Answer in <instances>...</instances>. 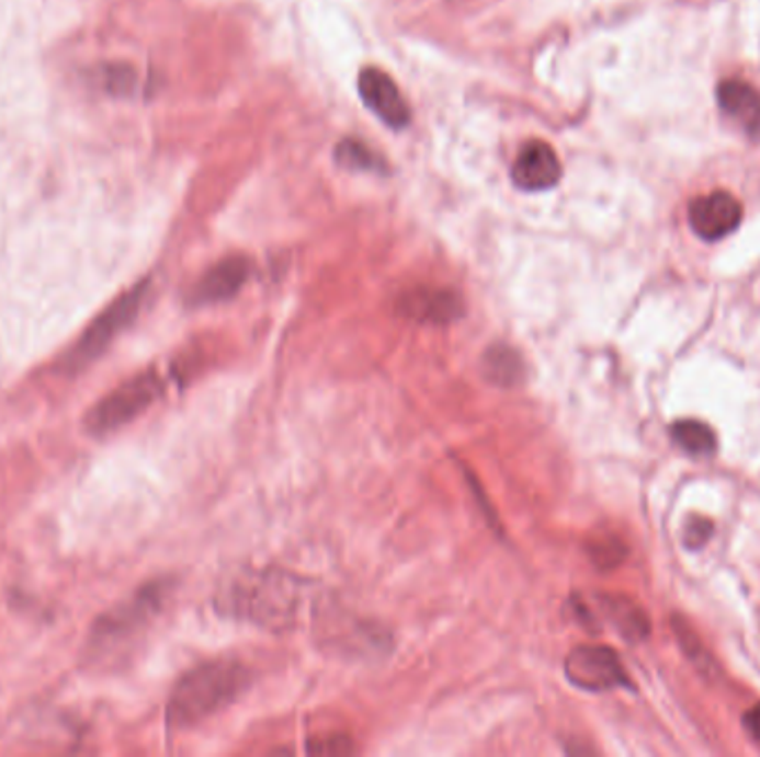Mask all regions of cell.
Here are the masks:
<instances>
[{
    "instance_id": "obj_1",
    "label": "cell",
    "mask_w": 760,
    "mask_h": 757,
    "mask_svg": "<svg viewBox=\"0 0 760 757\" xmlns=\"http://www.w3.org/2000/svg\"><path fill=\"white\" fill-rule=\"evenodd\" d=\"M249 685V670L236 659L205 662L179 680L167 700V724L190 729L229 707Z\"/></svg>"
},
{
    "instance_id": "obj_2",
    "label": "cell",
    "mask_w": 760,
    "mask_h": 757,
    "mask_svg": "<svg viewBox=\"0 0 760 757\" xmlns=\"http://www.w3.org/2000/svg\"><path fill=\"white\" fill-rule=\"evenodd\" d=\"M225 603L236 618L265 629H287L303 605V582L279 569L253 571L231 584Z\"/></svg>"
},
{
    "instance_id": "obj_3",
    "label": "cell",
    "mask_w": 760,
    "mask_h": 757,
    "mask_svg": "<svg viewBox=\"0 0 760 757\" xmlns=\"http://www.w3.org/2000/svg\"><path fill=\"white\" fill-rule=\"evenodd\" d=\"M147 289H149V280H143L134 289L116 298L88 329H84L80 339L58 358L56 371L63 376H76L88 369L92 363H97L107 352V347L118 339V333L136 320L147 298Z\"/></svg>"
},
{
    "instance_id": "obj_4",
    "label": "cell",
    "mask_w": 760,
    "mask_h": 757,
    "mask_svg": "<svg viewBox=\"0 0 760 757\" xmlns=\"http://www.w3.org/2000/svg\"><path fill=\"white\" fill-rule=\"evenodd\" d=\"M162 391L165 382L156 369H147L132 376L84 413V432L90 436L103 438L127 427L162 395Z\"/></svg>"
},
{
    "instance_id": "obj_5",
    "label": "cell",
    "mask_w": 760,
    "mask_h": 757,
    "mask_svg": "<svg viewBox=\"0 0 760 757\" xmlns=\"http://www.w3.org/2000/svg\"><path fill=\"white\" fill-rule=\"evenodd\" d=\"M169 588H172V582H149L143 588H138L134 596L105 611L92 624L90 646L105 649L110 644L129 640L132 635L143 631L149 624V620H154L160 613L165 600L169 598Z\"/></svg>"
},
{
    "instance_id": "obj_6",
    "label": "cell",
    "mask_w": 760,
    "mask_h": 757,
    "mask_svg": "<svg viewBox=\"0 0 760 757\" xmlns=\"http://www.w3.org/2000/svg\"><path fill=\"white\" fill-rule=\"evenodd\" d=\"M565 676L585 691H610L629 685L621 657L608 646H576L565 659Z\"/></svg>"
},
{
    "instance_id": "obj_7",
    "label": "cell",
    "mask_w": 760,
    "mask_h": 757,
    "mask_svg": "<svg viewBox=\"0 0 760 757\" xmlns=\"http://www.w3.org/2000/svg\"><path fill=\"white\" fill-rule=\"evenodd\" d=\"M396 311L418 324H452L463 318L465 302L454 289L418 285L396 298Z\"/></svg>"
},
{
    "instance_id": "obj_8",
    "label": "cell",
    "mask_w": 760,
    "mask_h": 757,
    "mask_svg": "<svg viewBox=\"0 0 760 757\" xmlns=\"http://www.w3.org/2000/svg\"><path fill=\"white\" fill-rule=\"evenodd\" d=\"M359 94L372 114L385 125L402 129L411 121L409 105L389 73L376 67H365L359 76Z\"/></svg>"
},
{
    "instance_id": "obj_9",
    "label": "cell",
    "mask_w": 760,
    "mask_h": 757,
    "mask_svg": "<svg viewBox=\"0 0 760 757\" xmlns=\"http://www.w3.org/2000/svg\"><path fill=\"white\" fill-rule=\"evenodd\" d=\"M742 220L740 203L727 192L699 196L690 205V225L703 240H721Z\"/></svg>"
},
{
    "instance_id": "obj_10",
    "label": "cell",
    "mask_w": 760,
    "mask_h": 757,
    "mask_svg": "<svg viewBox=\"0 0 760 757\" xmlns=\"http://www.w3.org/2000/svg\"><path fill=\"white\" fill-rule=\"evenodd\" d=\"M563 176V167L556 151L541 140L521 149L512 167V181L523 192H545Z\"/></svg>"
},
{
    "instance_id": "obj_11",
    "label": "cell",
    "mask_w": 760,
    "mask_h": 757,
    "mask_svg": "<svg viewBox=\"0 0 760 757\" xmlns=\"http://www.w3.org/2000/svg\"><path fill=\"white\" fill-rule=\"evenodd\" d=\"M576 605L580 609L578 611L580 618H585V620H594V616L603 618L605 622H610L629 642L645 640L647 633H649V618H647V613L643 611L640 605H636L627 596L599 594L594 598V605H597L594 611H589L580 603H576Z\"/></svg>"
},
{
    "instance_id": "obj_12",
    "label": "cell",
    "mask_w": 760,
    "mask_h": 757,
    "mask_svg": "<svg viewBox=\"0 0 760 757\" xmlns=\"http://www.w3.org/2000/svg\"><path fill=\"white\" fill-rule=\"evenodd\" d=\"M249 278V261L229 256L214 265L190 291V305H216L234 298Z\"/></svg>"
},
{
    "instance_id": "obj_13",
    "label": "cell",
    "mask_w": 760,
    "mask_h": 757,
    "mask_svg": "<svg viewBox=\"0 0 760 757\" xmlns=\"http://www.w3.org/2000/svg\"><path fill=\"white\" fill-rule=\"evenodd\" d=\"M718 105L751 140H760V92L742 80H725L718 85Z\"/></svg>"
},
{
    "instance_id": "obj_14",
    "label": "cell",
    "mask_w": 760,
    "mask_h": 757,
    "mask_svg": "<svg viewBox=\"0 0 760 757\" xmlns=\"http://www.w3.org/2000/svg\"><path fill=\"white\" fill-rule=\"evenodd\" d=\"M483 374L498 387H517L525 378L523 358L510 345H491L483 354Z\"/></svg>"
},
{
    "instance_id": "obj_15",
    "label": "cell",
    "mask_w": 760,
    "mask_h": 757,
    "mask_svg": "<svg viewBox=\"0 0 760 757\" xmlns=\"http://www.w3.org/2000/svg\"><path fill=\"white\" fill-rule=\"evenodd\" d=\"M671 438L683 451L692 456H712L716 451V434L699 420H679L671 427Z\"/></svg>"
},
{
    "instance_id": "obj_16",
    "label": "cell",
    "mask_w": 760,
    "mask_h": 757,
    "mask_svg": "<svg viewBox=\"0 0 760 757\" xmlns=\"http://www.w3.org/2000/svg\"><path fill=\"white\" fill-rule=\"evenodd\" d=\"M336 162L345 167V170H354V172H381L383 170V160L376 151H372L365 142L348 138L341 140L336 147Z\"/></svg>"
},
{
    "instance_id": "obj_17",
    "label": "cell",
    "mask_w": 760,
    "mask_h": 757,
    "mask_svg": "<svg viewBox=\"0 0 760 757\" xmlns=\"http://www.w3.org/2000/svg\"><path fill=\"white\" fill-rule=\"evenodd\" d=\"M587 551H589V558L594 560V564L601 566V569L616 566L623 560V555H625L623 542L619 538H614V536H608V534L591 538L587 542Z\"/></svg>"
},
{
    "instance_id": "obj_18",
    "label": "cell",
    "mask_w": 760,
    "mask_h": 757,
    "mask_svg": "<svg viewBox=\"0 0 760 757\" xmlns=\"http://www.w3.org/2000/svg\"><path fill=\"white\" fill-rule=\"evenodd\" d=\"M307 750L311 755H345V753H352L354 750V744H352V737L345 735V733H320V735H314L309 742H307Z\"/></svg>"
},
{
    "instance_id": "obj_19",
    "label": "cell",
    "mask_w": 760,
    "mask_h": 757,
    "mask_svg": "<svg viewBox=\"0 0 760 757\" xmlns=\"http://www.w3.org/2000/svg\"><path fill=\"white\" fill-rule=\"evenodd\" d=\"M712 531H714V525L707 518L694 516L690 525L685 527V544L690 549H701L712 538Z\"/></svg>"
},
{
    "instance_id": "obj_20",
    "label": "cell",
    "mask_w": 760,
    "mask_h": 757,
    "mask_svg": "<svg viewBox=\"0 0 760 757\" xmlns=\"http://www.w3.org/2000/svg\"><path fill=\"white\" fill-rule=\"evenodd\" d=\"M742 726H745L747 733L753 737V742L760 744V704L751 707V709L742 715Z\"/></svg>"
}]
</instances>
